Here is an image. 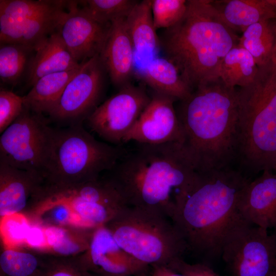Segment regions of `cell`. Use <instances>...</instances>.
<instances>
[{
	"label": "cell",
	"instance_id": "1",
	"mask_svg": "<svg viewBox=\"0 0 276 276\" xmlns=\"http://www.w3.org/2000/svg\"><path fill=\"white\" fill-rule=\"evenodd\" d=\"M134 143L106 177L128 206L155 211L171 220L197 171L181 144Z\"/></svg>",
	"mask_w": 276,
	"mask_h": 276
},
{
	"label": "cell",
	"instance_id": "2",
	"mask_svg": "<svg viewBox=\"0 0 276 276\" xmlns=\"http://www.w3.org/2000/svg\"><path fill=\"white\" fill-rule=\"evenodd\" d=\"M249 181L232 166L196 172L171 219L188 250L208 258L221 256L223 239L241 216L238 203Z\"/></svg>",
	"mask_w": 276,
	"mask_h": 276
},
{
	"label": "cell",
	"instance_id": "3",
	"mask_svg": "<svg viewBox=\"0 0 276 276\" xmlns=\"http://www.w3.org/2000/svg\"><path fill=\"white\" fill-rule=\"evenodd\" d=\"M177 112L182 147L197 172L231 167L237 159L238 100L236 88L218 78L197 86Z\"/></svg>",
	"mask_w": 276,
	"mask_h": 276
},
{
	"label": "cell",
	"instance_id": "4",
	"mask_svg": "<svg viewBox=\"0 0 276 276\" xmlns=\"http://www.w3.org/2000/svg\"><path fill=\"white\" fill-rule=\"evenodd\" d=\"M160 48L194 88L219 77L223 59L239 43L209 0H188L186 11L158 36Z\"/></svg>",
	"mask_w": 276,
	"mask_h": 276
},
{
	"label": "cell",
	"instance_id": "5",
	"mask_svg": "<svg viewBox=\"0 0 276 276\" xmlns=\"http://www.w3.org/2000/svg\"><path fill=\"white\" fill-rule=\"evenodd\" d=\"M238 91V159L255 173L273 171L276 156V65L259 67Z\"/></svg>",
	"mask_w": 276,
	"mask_h": 276
},
{
	"label": "cell",
	"instance_id": "6",
	"mask_svg": "<svg viewBox=\"0 0 276 276\" xmlns=\"http://www.w3.org/2000/svg\"><path fill=\"white\" fill-rule=\"evenodd\" d=\"M125 149L96 140L83 124L52 128L44 182L69 185L98 178L114 167Z\"/></svg>",
	"mask_w": 276,
	"mask_h": 276
},
{
	"label": "cell",
	"instance_id": "7",
	"mask_svg": "<svg viewBox=\"0 0 276 276\" xmlns=\"http://www.w3.org/2000/svg\"><path fill=\"white\" fill-rule=\"evenodd\" d=\"M170 220L155 211L127 206L105 225L118 245L139 262L167 265L188 250Z\"/></svg>",
	"mask_w": 276,
	"mask_h": 276
},
{
	"label": "cell",
	"instance_id": "8",
	"mask_svg": "<svg viewBox=\"0 0 276 276\" xmlns=\"http://www.w3.org/2000/svg\"><path fill=\"white\" fill-rule=\"evenodd\" d=\"M221 257L233 276H270L276 269V242L267 229L240 216L223 239Z\"/></svg>",
	"mask_w": 276,
	"mask_h": 276
},
{
	"label": "cell",
	"instance_id": "9",
	"mask_svg": "<svg viewBox=\"0 0 276 276\" xmlns=\"http://www.w3.org/2000/svg\"><path fill=\"white\" fill-rule=\"evenodd\" d=\"M52 132L43 114L24 106L19 116L1 133L0 161L43 175Z\"/></svg>",
	"mask_w": 276,
	"mask_h": 276
},
{
	"label": "cell",
	"instance_id": "10",
	"mask_svg": "<svg viewBox=\"0 0 276 276\" xmlns=\"http://www.w3.org/2000/svg\"><path fill=\"white\" fill-rule=\"evenodd\" d=\"M107 74L99 55L81 63L48 114L50 119L67 126L83 124L100 105Z\"/></svg>",
	"mask_w": 276,
	"mask_h": 276
},
{
	"label": "cell",
	"instance_id": "11",
	"mask_svg": "<svg viewBox=\"0 0 276 276\" xmlns=\"http://www.w3.org/2000/svg\"><path fill=\"white\" fill-rule=\"evenodd\" d=\"M150 99L144 88L129 83L100 104L86 122L93 131L108 143L122 145Z\"/></svg>",
	"mask_w": 276,
	"mask_h": 276
},
{
	"label": "cell",
	"instance_id": "12",
	"mask_svg": "<svg viewBox=\"0 0 276 276\" xmlns=\"http://www.w3.org/2000/svg\"><path fill=\"white\" fill-rule=\"evenodd\" d=\"M176 99L154 91L149 103L125 136L123 144H182L184 133L174 102Z\"/></svg>",
	"mask_w": 276,
	"mask_h": 276
},
{
	"label": "cell",
	"instance_id": "13",
	"mask_svg": "<svg viewBox=\"0 0 276 276\" xmlns=\"http://www.w3.org/2000/svg\"><path fill=\"white\" fill-rule=\"evenodd\" d=\"M75 258L96 276H143L150 267L122 249L105 225L94 229L87 250Z\"/></svg>",
	"mask_w": 276,
	"mask_h": 276
},
{
	"label": "cell",
	"instance_id": "14",
	"mask_svg": "<svg viewBox=\"0 0 276 276\" xmlns=\"http://www.w3.org/2000/svg\"><path fill=\"white\" fill-rule=\"evenodd\" d=\"M110 25L95 20L79 7L78 1H67L66 12L57 30L73 58L80 64L100 55Z\"/></svg>",
	"mask_w": 276,
	"mask_h": 276
},
{
	"label": "cell",
	"instance_id": "15",
	"mask_svg": "<svg viewBox=\"0 0 276 276\" xmlns=\"http://www.w3.org/2000/svg\"><path fill=\"white\" fill-rule=\"evenodd\" d=\"M238 210L247 222L268 230L276 225V171L265 170L241 193Z\"/></svg>",
	"mask_w": 276,
	"mask_h": 276
},
{
	"label": "cell",
	"instance_id": "16",
	"mask_svg": "<svg viewBox=\"0 0 276 276\" xmlns=\"http://www.w3.org/2000/svg\"><path fill=\"white\" fill-rule=\"evenodd\" d=\"M41 172L20 169L0 161V217L24 215L43 183Z\"/></svg>",
	"mask_w": 276,
	"mask_h": 276
},
{
	"label": "cell",
	"instance_id": "17",
	"mask_svg": "<svg viewBox=\"0 0 276 276\" xmlns=\"http://www.w3.org/2000/svg\"><path fill=\"white\" fill-rule=\"evenodd\" d=\"M125 19L111 22L100 57L111 82L120 88L130 83L134 68V49Z\"/></svg>",
	"mask_w": 276,
	"mask_h": 276
},
{
	"label": "cell",
	"instance_id": "18",
	"mask_svg": "<svg viewBox=\"0 0 276 276\" xmlns=\"http://www.w3.org/2000/svg\"><path fill=\"white\" fill-rule=\"evenodd\" d=\"M66 3L52 11L17 21H0L1 43H12L35 52L58 29L67 10Z\"/></svg>",
	"mask_w": 276,
	"mask_h": 276
},
{
	"label": "cell",
	"instance_id": "19",
	"mask_svg": "<svg viewBox=\"0 0 276 276\" xmlns=\"http://www.w3.org/2000/svg\"><path fill=\"white\" fill-rule=\"evenodd\" d=\"M78 63L67 49L58 30L32 55L27 70V83L32 86L40 78L78 67Z\"/></svg>",
	"mask_w": 276,
	"mask_h": 276
},
{
	"label": "cell",
	"instance_id": "20",
	"mask_svg": "<svg viewBox=\"0 0 276 276\" xmlns=\"http://www.w3.org/2000/svg\"><path fill=\"white\" fill-rule=\"evenodd\" d=\"M221 20L234 31L243 32L255 23L276 19V8L269 0L211 1Z\"/></svg>",
	"mask_w": 276,
	"mask_h": 276
},
{
	"label": "cell",
	"instance_id": "21",
	"mask_svg": "<svg viewBox=\"0 0 276 276\" xmlns=\"http://www.w3.org/2000/svg\"><path fill=\"white\" fill-rule=\"evenodd\" d=\"M140 75L154 91L176 100H186L193 91L183 80L176 65L167 57H154L142 70Z\"/></svg>",
	"mask_w": 276,
	"mask_h": 276
},
{
	"label": "cell",
	"instance_id": "22",
	"mask_svg": "<svg viewBox=\"0 0 276 276\" xmlns=\"http://www.w3.org/2000/svg\"><path fill=\"white\" fill-rule=\"evenodd\" d=\"M41 228L44 241L42 251L64 258L75 257L85 251L94 231L76 225Z\"/></svg>",
	"mask_w": 276,
	"mask_h": 276
},
{
	"label": "cell",
	"instance_id": "23",
	"mask_svg": "<svg viewBox=\"0 0 276 276\" xmlns=\"http://www.w3.org/2000/svg\"><path fill=\"white\" fill-rule=\"evenodd\" d=\"M125 23L134 51L139 53H157L160 43L154 25L151 0L138 1L125 18Z\"/></svg>",
	"mask_w": 276,
	"mask_h": 276
},
{
	"label": "cell",
	"instance_id": "24",
	"mask_svg": "<svg viewBox=\"0 0 276 276\" xmlns=\"http://www.w3.org/2000/svg\"><path fill=\"white\" fill-rule=\"evenodd\" d=\"M80 65L71 70L54 73L40 78L29 93L23 96L24 106L35 112L48 114Z\"/></svg>",
	"mask_w": 276,
	"mask_h": 276
},
{
	"label": "cell",
	"instance_id": "25",
	"mask_svg": "<svg viewBox=\"0 0 276 276\" xmlns=\"http://www.w3.org/2000/svg\"><path fill=\"white\" fill-rule=\"evenodd\" d=\"M49 256L29 246H4L0 255L1 276H40Z\"/></svg>",
	"mask_w": 276,
	"mask_h": 276
},
{
	"label": "cell",
	"instance_id": "26",
	"mask_svg": "<svg viewBox=\"0 0 276 276\" xmlns=\"http://www.w3.org/2000/svg\"><path fill=\"white\" fill-rule=\"evenodd\" d=\"M258 69L252 56L238 44L223 59L219 77L229 87H243L253 82Z\"/></svg>",
	"mask_w": 276,
	"mask_h": 276
},
{
	"label": "cell",
	"instance_id": "27",
	"mask_svg": "<svg viewBox=\"0 0 276 276\" xmlns=\"http://www.w3.org/2000/svg\"><path fill=\"white\" fill-rule=\"evenodd\" d=\"M275 38V19L260 21L247 27L238 44L247 51L258 67L270 62Z\"/></svg>",
	"mask_w": 276,
	"mask_h": 276
},
{
	"label": "cell",
	"instance_id": "28",
	"mask_svg": "<svg viewBox=\"0 0 276 276\" xmlns=\"http://www.w3.org/2000/svg\"><path fill=\"white\" fill-rule=\"evenodd\" d=\"M35 52L26 46L12 43H1L0 78L3 83L15 85L27 70Z\"/></svg>",
	"mask_w": 276,
	"mask_h": 276
},
{
	"label": "cell",
	"instance_id": "29",
	"mask_svg": "<svg viewBox=\"0 0 276 276\" xmlns=\"http://www.w3.org/2000/svg\"><path fill=\"white\" fill-rule=\"evenodd\" d=\"M66 3V1L1 0L0 21H17L44 14Z\"/></svg>",
	"mask_w": 276,
	"mask_h": 276
},
{
	"label": "cell",
	"instance_id": "30",
	"mask_svg": "<svg viewBox=\"0 0 276 276\" xmlns=\"http://www.w3.org/2000/svg\"><path fill=\"white\" fill-rule=\"evenodd\" d=\"M138 2L134 0L80 1L81 8L95 20L102 23L126 18Z\"/></svg>",
	"mask_w": 276,
	"mask_h": 276
},
{
	"label": "cell",
	"instance_id": "31",
	"mask_svg": "<svg viewBox=\"0 0 276 276\" xmlns=\"http://www.w3.org/2000/svg\"><path fill=\"white\" fill-rule=\"evenodd\" d=\"M187 8L186 0H151V9L154 27L168 29L178 22Z\"/></svg>",
	"mask_w": 276,
	"mask_h": 276
},
{
	"label": "cell",
	"instance_id": "32",
	"mask_svg": "<svg viewBox=\"0 0 276 276\" xmlns=\"http://www.w3.org/2000/svg\"><path fill=\"white\" fill-rule=\"evenodd\" d=\"M40 276H95L86 270L75 257L50 255Z\"/></svg>",
	"mask_w": 276,
	"mask_h": 276
},
{
	"label": "cell",
	"instance_id": "33",
	"mask_svg": "<svg viewBox=\"0 0 276 276\" xmlns=\"http://www.w3.org/2000/svg\"><path fill=\"white\" fill-rule=\"evenodd\" d=\"M24 107L23 97L10 90L0 91V132L2 133L21 114Z\"/></svg>",
	"mask_w": 276,
	"mask_h": 276
},
{
	"label": "cell",
	"instance_id": "34",
	"mask_svg": "<svg viewBox=\"0 0 276 276\" xmlns=\"http://www.w3.org/2000/svg\"><path fill=\"white\" fill-rule=\"evenodd\" d=\"M173 270L185 276H220L208 265L202 263L191 264L177 258L167 265Z\"/></svg>",
	"mask_w": 276,
	"mask_h": 276
},
{
	"label": "cell",
	"instance_id": "35",
	"mask_svg": "<svg viewBox=\"0 0 276 276\" xmlns=\"http://www.w3.org/2000/svg\"><path fill=\"white\" fill-rule=\"evenodd\" d=\"M149 276H185L164 265H152L149 267Z\"/></svg>",
	"mask_w": 276,
	"mask_h": 276
},
{
	"label": "cell",
	"instance_id": "36",
	"mask_svg": "<svg viewBox=\"0 0 276 276\" xmlns=\"http://www.w3.org/2000/svg\"><path fill=\"white\" fill-rule=\"evenodd\" d=\"M270 62L276 65V19H275V38L274 44L272 51Z\"/></svg>",
	"mask_w": 276,
	"mask_h": 276
},
{
	"label": "cell",
	"instance_id": "37",
	"mask_svg": "<svg viewBox=\"0 0 276 276\" xmlns=\"http://www.w3.org/2000/svg\"><path fill=\"white\" fill-rule=\"evenodd\" d=\"M272 229H273V233L271 235L273 237L276 242V225Z\"/></svg>",
	"mask_w": 276,
	"mask_h": 276
},
{
	"label": "cell",
	"instance_id": "38",
	"mask_svg": "<svg viewBox=\"0 0 276 276\" xmlns=\"http://www.w3.org/2000/svg\"><path fill=\"white\" fill-rule=\"evenodd\" d=\"M269 1L276 8V0H269Z\"/></svg>",
	"mask_w": 276,
	"mask_h": 276
},
{
	"label": "cell",
	"instance_id": "39",
	"mask_svg": "<svg viewBox=\"0 0 276 276\" xmlns=\"http://www.w3.org/2000/svg\"><path fill=\"white\" fill-rule=\"evenodd\" d=\"M270 276H276V269L272 273Z\"/></svg>",
	"mask_w": 276,
	"mask_h": 276
},
{
	"label": "cell",
	"instance_id": "40",
	"mask_svg": "<svg viewBox=\"0 0 276 276\" xmlns=\"http://www.w3.org/2000/svg\"><path fill=\"white\" fill-rule=\"evenodd\" d=\"M273 171H276V156H275V163H274V167Z\"/></svg>",
	"mask_w": 276,
	"mask_h": 276
}]
</instances>
